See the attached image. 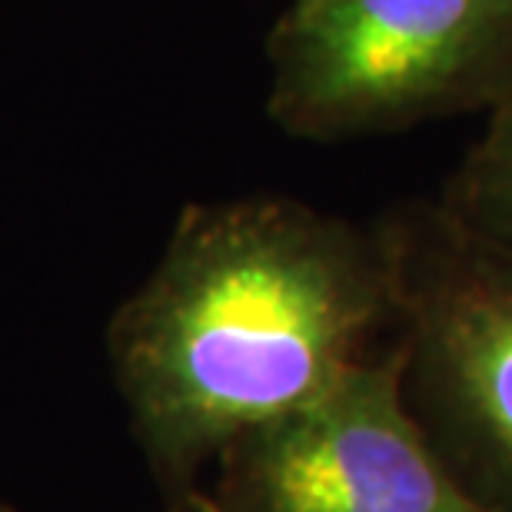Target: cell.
<instances>
[{
  "label": "cell",
  "instance_id": "cell-5",
  "mask_svg": "<svg viewBox=\"0 0 512 512\" xmlns=\"http://www.w3.org/2000/svg\"><path fill=\"white\" fill-rule=\"evenodd\" d=\"M439 207L459 227L512 250V87L486 107V130L446 180Z\"/></svg>",
  "mask_w": 512,
  "mask_h": 512
},
{
  "label": "cell",
  "instance_id": "cell-2",
  "mask_svg": "<svg viewBox=\"0 0 512 512\" xmlns=\"http://www.w3.org/2000/svg\"><path fill=\"white\" fill-rule=\"evenodd\" d=\"M396 306L399 393L429 453L483 512H512V250L436 200L373 223Z\"/></svg>",
  "mask_w": 512,
  "mask_h": 512
},
{
  "label": "cell",
  "instance_id": "cell-3",
  "mask_svg": "<svg viewBox=\"0 0 512 512\" xmlns=\"http://www.w3.org/2000/svg\"><path fill=\"white\" fill-rule=\"evenodd\" d=\"M270 117L293 137L393 133L512 87V0H293L270 34Z\"/></svg>",
  "mask_w": 512,
  "mask_h": 512
},
{
  "label": "cell",
  "instance_id": "cell-1",
  "mask_svg": "<svg viewBox=\"0 0 512 512\" xmlns=\"http://www.w3.org/2000/svg\"><path fill=\"white\" fill-rule=\"evenodd\" d=\"M393 333L376 230L250 197L183 210L107 343L133 433L187 503L237 439L330 393Z\"/></svg>",
  "mask_w": 512,
  "mask_h": 512
},
{
  "label": "cell",
  "instance_id": "cell-7",
  "mask_svg": "<svg viewBox=\"0 0 512 512\" xmlns=\"http://www.w3.org/2000/svg\"><path fill=\"white\" fill-rule=\"evenodd\" d=\"M0 512H10V509H7V506H0Z\"/></svg>",
  "mask_w": 512,
  "mask_h": 512
},
{
  "label": "cell",
  "instance_id": "cell-6",
  "mask_svg": "<svg viewBox=\"0 0 512 512\" xmlns=\"http://www.w3.org/2000/svg\"><path fill=\"white\" fill-rule=\"evenodd\" d=\"M183 506H187L190 512H207V509H203V506H197V503H193V499H187V503H183Z\"/></svg>",
  "mask_w": 512,
  "mask_h": 512
},
{
  "label": "cell",
  "instance_id": "cell-4",
  "mask_svg": "<svg viewBox=\"0 0 512 512\" xmlns=\"http://www.w3.org/2000/svg\"><path fill=\"white\" fill-rule=\"evenodd\" d=\"M190 499L207 512H483L409 416L396 340L330 393L237 439L217 459V489Z\"/></svg>",
  "mask_w": 512,
  "mask_h": 512
}]
</instances>
